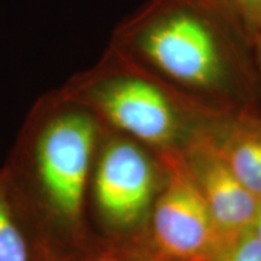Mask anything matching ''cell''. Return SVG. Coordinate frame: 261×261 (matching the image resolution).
<instances>
[{
	"instance_id": "7c38bea8",
	"label": "cell",
	"mask_w": 261,
	"mask_h": 261,
	"mask_svg": "<svg viewBox=\"0 0 261 261\" xmlns=\"http://www.w3.org/2000/svg\"><path fill=\"white\" fill-rule=\"evenodd\" d=\"M97 261H116L115 259H113V257L112 256H110L109 255V254H102V255H100V257H99V259H98Z\"/></svg>"
},
{
	"instance_id": "3957f363",
	"label": "cell",
	"mask_w": 261,
	"mask_h": 261,
	"mask_svg": "<svg viewBox=\"0 0 261 261\" xmlns=\"http://www.w3.org/2000/svg\"><path fill=\"white\" fill-rule=\"evenodd\" d=\"M152 228L163 261H217L230 243L215 225L188 169L179 167L158 202Z\"/></svg>"
},
{
	"instance_id": "8fae6325",
	"label": "cell",
	"mask_w": 261,
	"mask_h": 261,
	"mask_svg": "<svg viewBox=\"0 0 261 261\" xmlns=\"http://www.w3.org/2000/svg\"><path fill=\"white\" fill-rule=\"evenodd\" d=\"M250 230H252L253 232L261 240V201L259 203V207H257L255 218H254V221L252 226H250Z\"/></svg>"
},
{
	"instance_id": "7a4b0ae2",
	"label": "cell",
	"mask_w": 261,
	"mask_h": 261,
	"mask_svg": "<svg viewBox=\"0 0 261 261\" xmlns=\"http://www.w3.org/2000/svg\"><path fill=\"white\" fill-rule=\"evenodd\" d=\"M61 93L151 144H167L177 130L171 94L146 75L104 64L71 81Z\"/></svg>"
},
{
	"instance_id": "30bf717a",
	"label": "cell",
	"mask_w": 261,
	"mask_h": 261,
	"mask_svg": "<svg viewBox=\"0 0 261 261\" xmlns=\"http://www.w3.org/2000/svg\"><path fill=\"white\" fill-rule=\"evenodd\" d=\"M250 33H252L253 58L257 67V71H259L261 76V29H256V31Z\"/></svg>"
},
{
	"instance_id": "ba28073f",
	"label": "cell",
	"mask_w": 261,
	"mask_h": 261,
	"mask_svg": "<svg viewBox=\"0 0 261 261\" xmlns=\"http://www.w3.org/2000/svg\"><path fill=\"white\" fill-rule=\"evenodd\" d=\"M217 261H261V240L248 228L227 244Z\"/></svg>"
},
{
	"instance_id": "9c48e42d",
	"label": "cell",
	"mask_w": 261,
	"mask_h": 261,
	"mask_svg": "<svg viewBox=\"0 0 261 261\" xmlns=\"http://www.w3.org/2000/svg\"><path fill=\"white\" fill-rule=\"evenodd\" d=\"M250 32L261 29V0H231Z\"/></svg>"
},
{
	"instance_id": "277c9868",
	"label": "cell",
	"mask_w": 261,
	"mask_h": 261,
	"mask_svg": "<svg viewBox=\"0 0 261 261\" xmlns=\"http://www.w3.org/2000/svg\"><path fill=\"white\" fill-rule=\"evenodd\" d=\"M154 169L146 155L126 140H110L94 152L89 187L100 219L123 226L144 213L154 192Z\"/></svg>"
},
{
	"instance_id": "5b68a950",
	"label": "cell",
	"mask_w": 261,
	"mask_h": 261,
	"mask_svg": "<svg viewBox=\"0 0 261 261\" xmlns=\"http://www.w3.org/2000/svg\"><path fill=\"white\" fill-rule=\"evenodd\" d=\"M188 172L227 242L252 226L260 201L238 180L217 144L200 142L189 155Z\"/></svg>"
},
{
	"instance_id": "8992f818",
	"label": "cell",
	"mask_w": 261,
	"mask_h": 261,
	"mask_svg": "<svg viewBox=\"0 0 261 261\" xmlns=\"http://www.w3.org/2000/svg\"><path fill=\"white\" fill-rule=\"evenodd\" d=\"M217 146L238 180L261 201V116L242 114Z\"/></svg>"
},
{
	"instance_id": "6da1fadb",
	"label": "cell",
	"mask_w": 261,
	"mask_h": 261,
	"mask_svg": "<svg viewBox=\"0 0 261 261\" xmlns=\"http://www.w3.org/2000/svg\"><path fill=\"white\" fill-rule=\"evenodd\" d=\"M114 46L179 86L218 93L248 76L252 33L231 0H149L117 27Z\"/></svg>"
},
{
	"instance_id": "52a82bcc",
	"label": "cell",
	"mask_w": 261,
	"mask_h": 261,
	"mask_svg": "<svg viewBox=\"0 0 261 261\" xmlns=\"http://www.w3.org/2000/svg\"><path fill=\"white\" fill-rule=\"evenodd\" d=\"M0 261H31L29 249L8 197L0 167Z\"/></svg>"
}]
</instances>
